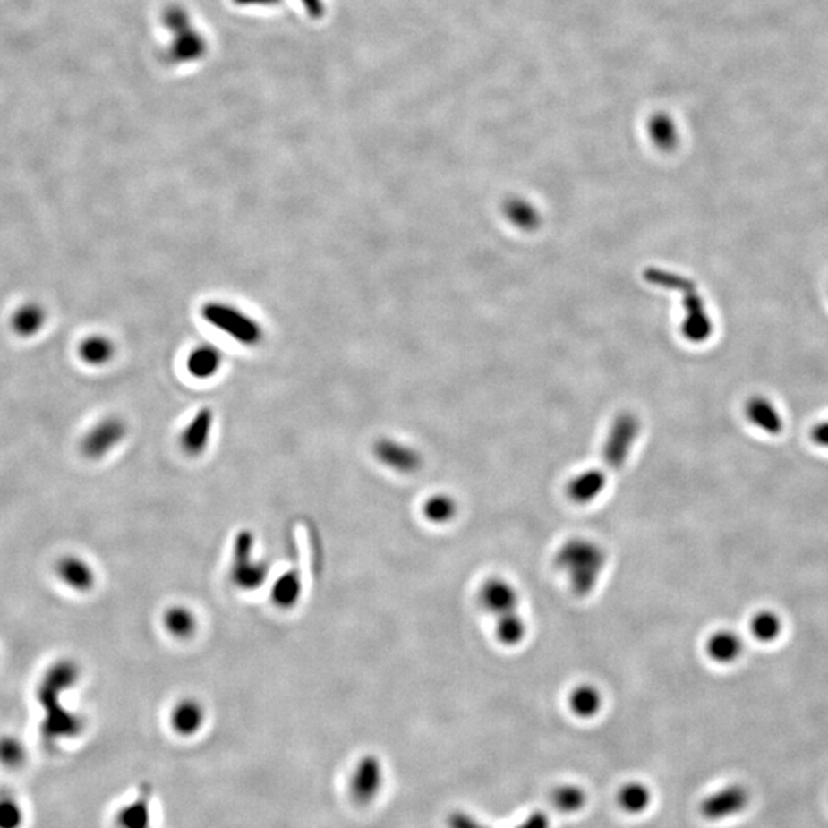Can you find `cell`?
Instances as JSON below:
<instances>
[{
    "label": "cell",
    "mask_w": 828,
    "mask_h": 828,
    "mask_svg": "<svg viewBox=\"0 0 828 828\" xmlns=\"http://www.w3.org/2000/svg\"><path fill=\"white\" fill-rule=\"evenodd\" d=\"M603 704L602 692L593 684H580L569 695V707L574 715L580 718H593L599 713Z\"/></svg>",
    "instance_id": "obj_21"
},
{
    "label": "cell",
    "mask_w": 828,
    "mask_h": 828,
    "mask_svg": "<svg viewBox=\"0 0 828 828\" xmlns=\"http://www.w3.org/2000/svg\"><path fill=\"white\" fill-rule=\"evenodd\" d=\"M750 631L758 642H775L782 631V621L775 612L763 610L754 615V619L750 621Z\"/></svg>",
    "instance_id": "obj_25"
},
{
    "label": "cell",
    "mask_w": 828,
    "mask_h": 828,
    "mask_svg": "<svg viewBox=\"0 0 828 828\" xmlns=\"http://www.w3.org/2000/svg\"><path fill=\"white\" fill-rule=\"evenodd\" d=\"M813 439L815 442L823 447H828V423H824L821 427L815 430V434H813Z\"/></svg>",
    "instance_id": "obj_33"
},
{
    "label": "cell",
    "mask_w": 828,
    "mask_h": 828,
    "mask_svg": "<svg viewBox=\"0 0 828 828\" xmlns=\"http://www.w3.org/2000/svg\"><path fill=\"white\" fill-rule=\"evenodd\" d=\"M640 433V423L631 413H621L610 427L603 448L604 473L620 471L631 456L632 447Z\"/></svg>",
    "instance_id": "obj_6"
},
{
    "label": "cell",
    "mask_w": 828,
    "mask_h": 828,
    "mask_svg": "<svg viewBox=\"0 0 828 828\" xmlns=\"http://www.w3.org/2000/svg\"><path fill=\"white\" fill-rule=\"evenodd\" d=\"M79 679L81 666L71 660H64L54 664L38 686V701L47 713L42 733L49 741L74 737L83 727L81 716L66 711L60 698L64 692L74 687Z\"/></svg>",
    "instance_id": "obj_1"
},
{
    "label": "cell",
    "mask_w": 828,
    "mask_h": 828,
    "mask_svg": "<svg viewBox=\"0 0 828 828\" xmlns=\"http://www.w3.org/2000/svg\"><path fill=\"white\" fill-rule=\"evenodd\" d=\"M750 417L758 427L764 428L769 433L781 431V423L775 412L765 404H754L750 408Z\"/></svg>",
    "instance_id": "obj_28"
},
{
    "label": "cell",
    "mask_w": 828,
    "mask_h": 828,
    "mask_svg": "<svg viewBox=\"0 0 828 828\" xmlns=\"http://www.w3.org/2000/svg\"><path fill=\"white\" fill-rule=\"evenodd\" d=\"M0 759L5 764H19L23 759V748L13 738H5L0 741Z\"/></svg>",
    "instance_id": "obj_30"
},
{
    "label": "cell",
    "mask_w": 828,
    "mask_h": 828,
    "mask_svg": "<svg viewBox=\"0 0 828 828\" xmlns=\"http://www.w3.org/2000/svg\"><path fill=\"white\" fill-rule=\"evenodd\" d=\"M257 539L249 529H241L232 545L229 577L232 585L243 593H255L270 577L268 560L257 557Z\"/></svg>",
    "instance_id": "obj_4"
},
{
    "label": "cell",
    "mask_w": 828,
    "mask_h": 828,
    "mask_svg": "<svg viewBox=\"0 0 828 828\" xmlns=\"http://www.w3.org/2000/svg\"><path fill=\"white\" fill-rule=\"evenodd\" d=\"M115 354V346L107 337L91 335L85 337L79 346V358L92 367H102Z\"/></svg>",
    "instance_id": "obj_20"
},
{
    "label": "cell",
    "mask_w": 828,
    "mask_h": 828,
    "mask_svg": "<svg viewBox=\"0 0 828 828\" xmlns=\"http://www.w3.org/2000/svg\"><path fill=\"white\" fill-rule=\"evenodd\" d=\"M161 626L174 640L187 642L197 636L200 621L192 608L186 604H171L161 614Z\"/></svg>",
    "instance_id": "obj_14"
},
{
    "label": "cell",
    "mask_w": 828,
    "mask_h": 828,
    "mask_svg": "<svg viewBox=\"0 0 828 828\" xmlns=\"http://www.w3.org/2000/svg\"><path fill=\"white\" fill-rule=\"evenodd\" d=\"M586 802V795L580 787L563 786L557 787L552 793V804L557 810L563 813L578 812Z\"/></svg>",
    "instance_id": "obj_27"
},
{
    "label": "cell",
    "mask_w": 828,
    "mask_h": 828,
    "mask_svg": "<svg viewBox=\"0 0 828 828\" xmlns=\"http://www.w3.org/2000/svg\"><path fill=\"white\" fill-rule=\"evenodd\" d=\"M554 563L567 576L572 593L585 599L599 586L608 552L595 540L572 537L557 551Z\"/></svg>",
    "instance_id": "obj_2"
},
{
    "label": "cell",
    "mask_w": 828,
    "mask_h": 828,
    "mask_svg": "<svg viewBox=\"0 0 828 828\" xmlns=\"http://www.w3.org/2000/svg\"><path fill=\"white\" fill-rule=\"evenodd\" d=\"M126 434L128 427L124 419L115 416L105 417L94 427L90 428V431L81 439V455L90 460L103 459L124 442Z\"/></svg>",
    "instance_id": "obj_7"
},
{
    "label": "cell",
    "mask_w": 828,
    "mask_h": 828,
    "mask_svg": "<svg viewBox=\"0 0 828 828\" xmlns=\"http://www.w3.org/2000/svg\"><path fill=\"white\" fill-rule=\"evenodd\" d=\"M204 321L246 347H257L264 339L261 324L234 304L209 301L201 309Z\"/></svg>",
    "instance_id": "obj_5"
},
{
    "label": "cell",
    "mask_w": 828,
    "mask_h": 828,
    "mask_svg": "<svg viewBox=\"0 0 828 828\" xmlns=\"http://www.w3.org/2000/svg\"><path fill=\"white\" fill-rule=\"evenodd\" d=\"M516 828H550V821L545 813L535 812Z\"/></svg>",
    "instance_id": "obj_32"
},
{
    "label": "cell",
    "mask_w": 828,
    "mask_h": 828,
    "mask_svg": "<svg viewBox=\"0 0 828 828\" xmlns=\"http://www.w3.org/2000/svg\"><path fill=\"white\" fill-rule=\"evenodd\" d=\"M149 795L143 791L132 804L118 812L115 824L118 828H149Z\"/></svg>",
    "instance_id": "obj_23"
},
{
    "label": "cell",
    "mask_w": 828,
    "mask_h": 828,
    "mask_svg": "<svg viewBox=\"0 0 828 828\" xmlns=\"http://www.w3.org/2000/svg\"><path fill=\"white\" fill-rule=\"evenodd\" d=\"M382 787V765L380 759L374 755H365L359 759L356 769L353 772L352 797L359 804H369L373 801Z\"/></svg>",
    "instance_id": "obj_10"
},
{
    "label": "cell",
    "mask_w": 828,
    "mask_h": 828,
    "mask_svg": "<svg viewBox=\"0 0 828 828\" xmlns=\"http://www.w3.org/2000/svg\"><path fill=\"white\" fill-rule=\"evenodd\" d=\"M373 453L385 468H390L399 474H414L423 468L421 453L396 439L382 438L376 440Z\"/></svg>",
    "instance_id": "obj_9"
},
{
    "label": "cell",
    "mask_w": 828,
    "mask_h": 828,
    "mask_svg": "<svg viewBox=\"0 0 828 828\" xmlns=\"http://www.w3.org/2000/svg\"><path fill=\"white\" fill-rule=\"evenodd\" d=\"M212 427H214L212 410L201 408L183 430L182 438H180L183 451L191 457L203 455L210 442Z\"/></svg>",
    "instance_id": "obj_13"
},
{
    "label": "cell",
    "mask_w": 828,
    "mask_h": 828,
    "mask_svg": "<svg viewBox=\"0 0 828 828\" xmlns=\"http://www.w3.org/2000/svg\"><path fill=\"white\" fill-rule=\"evenodd\" d=\"M270 602L279 610H292L300 604L303 597V578L294 569H287L270 585Z\"/></svg>",
    "instance_id": "obj_15"
},
{
    "label": "cell",
    "mask_w": 828,
    "mask_h": 828,
    "mask_svg": "<svg viewBox=\"0 0 828 828\" xmlns=\"http://www.w3.org/2000/svg\"><path fill=\"white\" fill-rule=\"evenodd\" d=\"M743 640L732 631L715 632L705 644L709 657L720 664H730L735 662L743 653Z\"/></svg>",
    "instance_id": "obj_18"
},
{
    "label": "cell",
    "mask_w": 828,
    "mask_h": 828,
    "mask_svg": "<svg viewBox=\"0 0 828 828\" xmlns=\"http://www.w3.org/2000/svg\"><path fill=\"white\" fill-rule=\"evenodd\" d=\"M47 324V311L42 304L28 301L19 305L11 315L10 326L17 337H32L42 331Z\"/></svg>",
    "instance_id": "obj_17"
},
{
    "label": "cell",
    "mask_w": 828,
    "mask_h": 828,
    "mask_svg": "<svg viewBox=\"0 0 828 828\" xmlns=\"http://www.w3.org/2000/svg\"><path fill=\"white\" fill-rule=\"evenodd\" d=\"M608 485V474L603 470L583 471L567 487V494L577 505H588L603 494Z\"/></svg>",
    "instance_id": "obj_16"
},
{
    "label": "cell",
    "mask_w": 828,
    "mask_h": 828,
    "mask_svg": "<svg viewBox=\"0 0 828 828\" xmlns=\"http://www.w3.org/2000/svg\"><path fill=\"white\" fill-rule=\"evenodd\" d=\"M21 823V807L11 798L0 801V828H17Z\"/></svg>",
    "instance_id": "obj_29"
},
{
    "label": "cell",
    "mask_w": 828,
    "mask_h": 828,
    "mask_svg": "<svg viewBox=\"0 0 828 828\" xmlns=\"http://www.w3.org/2000/svg\"><path fill=\"white\" fill-rule=\"evenodd\" d=\"M423 511L425 518L431 524H449L457 516L459 503L456 502L455 497L445 494V492H439V494L428 497L423 503Z\"/></svg>",
    "instance_id": "obj_22"
},
{
    "label": "cell",
    "mask_w": 828,
    "mask_h": 828,
    "mask_svg": "<svg viewBox=\"0 0 828 828\" xmlns=\"http://www.w3.org/2000/svg\"><path fill=\"white\" fill-rule=\"evenodd\" d=\"M750 804V793L741 784H730L705 797L700 804V813L707 821H721L743 813Z\"/></svg>",
    "instance_id": "obj_8"
},
{
    "label": "cell",
    "mask_w": 828,
    "mask_h": 828,
    "mask_svg": "<svg viewBox=\"0 0 828 828\" xmlns=\"http://www.w3.org/2000/svg\"><path fill=\"white\" fill-rule=\"evenodd\" d=\"M244 2V0H243ZM247 2H273V0H247Z\"/></svg>",
    "instance_id": "obj_34"
},
{
    "label": "cell",
    "mask_w": 828,
    "mask_h": 828,
    "mask_svg": "<svg viewBox=\"0 0 828 828\" xmlns=\"http://www.w3.org/2000/svg\"><path fill=\"white\" fill-rule=\"evenodd\" d=\"M169 722L176 735L184 738L193 737L203 729L206 722V707L201 701L193 696L180 698L172 705Z\"/></svg>",
    "instance_id": "obj_11"
},
{
    "label": "cell",
    "mask_w": 828,
    "mask_h": 828,
    "mask_svg": "<svg viewBox=\"0 0 828 828\" xmlns=\"http://www.w3.org/2000/svg\"><path fill=\"white\" fill-rule=\"evenodd\" d=\"M505 214L509 221L525 230H531L539 225V214L531 204L524 200H511L505 206Z\"/></svg>",
    "instance_id": "obj_26"
},
{
    "label": "cell",
    "mask_w": 828,
    "mask_h": 828,
    "mask_svg": "<svg viewBox=\"0 0 828 828\" xmlns=\"http://www.w3.org/2000/svg\"><path fill=\"white\" fill-rule=\"evenodd\" d=\"M479 604L496 623L497 640L503 646H518L524 642L528 626L520 614L517 589L507 578L490 577L479 589Z\"/></svg>",
    "instance_id": "obj_3"
},
{
    "label": "cell",
    "mask_w": 828,
    "mask_h": 828,
    "mask_svg": "<svg viewBox=\"0 0 828 828\" xmlns=\"http://www.w3.org/2000/svg\"><path fill=\"white\" fill-rule=\"evenodd\" d=\"M221 363H223V356L218 348L204 344L189 354L186 363L187 371L197 380H209L214 374L218 373Z\"/></svg>",
    "instance_id": "obj_19"
},
{
    "label": "cell",
    "mask_w": 828,
    "mask_h": 828,
    "mask_svg": "<svg viewBox=\"0 0 828 828\" xmlns=\"http://www.w3.org/2000/svg\"><path fill=\"white\" fill-rule=\"evenodd\" d=\"M449 828H490L483 824L479 823L474 818H471L465 813H453L449 816Z\"/></svg>",
    "instance_id": "obj_31"
},
{
    "label": "cell",
    "mask_w": 828,
    "mask_h": 828,
    "mask_svg": "<svg viewBox=\"0 0 828 828\" xmlns=\"http://www.w3.org/2000/svg\"><path fill=\"white\" fill-rule=\"evenodd\" d=\"M57 576L60 582L74 593H88L96 588V569L83 557H64L57 563Z\"/></svg>",
    "instance_id": "obj_12"
},
{
    "label": "cell",
    "mask_w": 828,
    "mask_h": 828,
    "mask_svg": "<svg viewBox=\"0 0 828 828\" xmlns=\"http://www.w3.org/2000/svg\"><path fill=\"white\" fill-rule=\"evenodd\" d=\"M653 799L651 790L642 782H629L619 791V804L627 813H642Z\"/></svg>",
    "instance_id": "obj_24"
}]
</instances>
